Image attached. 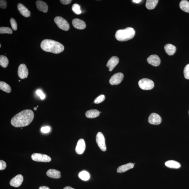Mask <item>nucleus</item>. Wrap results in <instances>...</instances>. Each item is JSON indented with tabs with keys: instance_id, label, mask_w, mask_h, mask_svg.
<instances>
[{
	"instance_id": "1",
	"label": "nucleus",
	"mask_w": 189,
	"mask_h": 189,
	"mask_svg": "<svg viewBox=\"0 0 189 189\" xmlns=\"http://www.w3.org/2000/svg\"><path fill=\"white\" fill-rule=\"evenodd\" d=\"M34 113L32 110L27 109L17 114L11 120V124L17 128L24 127L32 122L34 118Z\"/></svg>"
},
{
	"instance_id": "2",
	"label": "nucleus",
	"mask_w": 189,
	"mask_h": 189,
	"mask_svg": "<svg viewBox=\"0 0 189 189\" xmlns=\"http://www.w3.org/2000/svg\"><path fill=\"white\" fill-rule=\"evenodd\" d=\"M40 46L43 51L56 54L60 53L64 50V47L63 45L52 40H43L41 43Z\"/></svg>"
},
{
	"instance_id": "3",
	"label": "nucleus",
	"mask_w": 189,
	"mask_h": 189,
	"mask_svg": "<svg viewBox=\"0 0 189 189\" xmlns=\"http://www.w3.org/2000/svg\"><path fill=\"white\" fill-rule=\"evenodd\" d=\"M135 31L133 28L127 27L117 31L115 37L119 41H126L132 39L135 36Z\"/></svg>"
},
{
	"instance_id": "4",
	"label": "nucleus",
	"mask_w": 189,
	"mask_h": 189,
	"mask_svg": "<svg viewBox=\"0 0 189 189\" xmlns=\"http://www.w3.org/2000/svg\"><path fill=\"white\" fill-rule=\"evenodd\" d=\"M138 85L140 88L144 90L152 89L154 87V82L151 79H140L139 81Z\"/></svg>"
},
{
	"instance_id": "5",
	"label": "nucleus",
	"mask_w": 189,
	"mask_h": 189,
	"mask_svg": "<svg viewBox=\"0 0 189 189\" xmlns=\"http://www.w3.org/2000/svg\"><path fill=\"white\" fill-rule=\"evenodd\" d=\"M55 23L58 27L62 30L67 31L69 29V25L68 22L61 17H57L54 18Z\"/></svg>"
},
{
	"instance_id": "6",
	"label": "nucleus",
	"mask_w": 189,
	"mask_h": 189,
	"mask_svg": "<svg viewBox=\"0 0 189 189\" xmlns=\"http://www.w3.org/2000/svg\"><path fill=\"white\" fill-rule=\"evenodd\" d=\"M31 158L35 161L43 162H49L51 160V158L46 154L34 153L31 156Z\"/></svg>"
},
{
	"instance_id": "7",
	"label": "nucleus",
	"mask_w": 189,
	"mask_h": 189,
	"mask_svg": "<svg viewBox=\"0 0 189 189\" xmlns=\"http://www.w3.org/2000/svg\"><path fill=\"white\" fill-rule=\"evenodd\" d=\"M96 143L98 147L103 151H106L107 150L105 140L104 136L101 132H98L96 136Z\"/></svg>"
},
{
	"instance_id": "8",
	"label": "nucleus",
	"mask_w": 189,
	"mask_h": 189,
	"mask_svg": "<svg viewBox=\"0 0 189 189\" xmlns=\"http://www.w3.org/2000/svg\"><path fill=\"white\" fill-rule=\"evenodd\" d=\"M124 75L121 73H118L114 74L111 77L109 82L112 85H118L121 83L123 80Z\"/></svg>"
},
{
	"instance_id": "9",
	"label": "nucleus",
	"mask_w": 189,
	"mask_h": 189,
	"mask_svg": "<svg viewBox=\"0 0 189 189\" xmlns=\"http://www.w3.org/2000/svg\"><path fill=\"white\" fill-rule=\"evenodd\" d=\"M18 75L21 79L27 78L29 71L26 65L24 64H21L19 67L18 71Z\"/></svg>"
},
{
	"instance_id": "10",
	"label": "nucleus",
	"mask_w": 189,
	"mask_h": 189,
	"mask_svg": "<svg viewBox=\"0 0 189 189\" xmlns=\"http://www.w3.org/2000/svg\"><path fill=\"white\" fill-rule=\"evenodd\" d=\"M23 176L21 174H18L11 180L10 182L11 186L14 187H17L21 185L23 181Z\"/></svg>"
},
{
	"instance_id": "11",
	"label": "nucleus",
	"mask_w": 189,
	"mask_h": 189,
	"mask_svg": "<svg viewBox=\"0 0 189 189\" xmlns=\"http://www.w3.org/2000/svg\"><path fill=\"white\" fill-rule=\"evenodd\" d=\"M162 118L158 114L156 113H152L150 115L148 121L150 124L154 125H158L162 122Z\"/></svg>"
},
{
	"instance_id": "12",
	"label": "nucleus",
	"mask_w": 189,
	"mask_h": 189,
	"mask_svg": "<svg viewBox=\"0 0 189 189\" xmlns=\"http://www.w3.org/2000/svg\"><path fill=\"white\" fill-rule=\"evenodd\" d=\"M85 140L82 139H79L77 142L75 148L76 153L79 154H82L85 151Z\"/></svg>"
},
{
	"instance_id": "13",
	"label": "nucleus",
	"mask_w": 189,
	"mask_h": 189,
	"mask_svg": "<svg viewBox=\"0 0 189 189\" xmlns=\"http://www.w3.org/2000/svg\"><path fill=\"white\" fill-rule=\"evenodd\" d=\"M147 61L150 64L156 67L160 65L161 62L160 58L156 55L150 56L148 58Z\"/></svg>"
},
{
	"instance_id": "14",
	"label": "nucleus",
	"mask_w": 189,
	"mask_h": 189,
	"mask_svg": "<svg viewBox=\"0 0 189 189\" xmlns=\"http://www.w3.org/2000/svg\"><path fill=\"white\" fill-rule=\"evenodd\" d=\"M119 59L118 57H112L109 59L107 62V66L109 68V71H111L118 64Z\"/></svg>"
},
{
	"instance_id": "15",
	"label": "nucleus",
	"mask_w": 189,
	"mask_h": 189,
	"mask_svg": "<svg viewBox=\"0 0 189 189\" xmlns=\"http://www.w3.org/2000/svg\"><path fill=\"white\" fill-rule=\"evenodd\" d=\"M72 24L75 28L79 29H85L86 26L85 22L77 18L74 19L73 20Z\"/></svg>"
},
{
	"instance_id": "16",
	"label": "nucleus",
	"mask_w": 189,
	"mask_h": 189,
	"mask_svg": "<svg viewBox=\"0 0 189 189\" xmlns=\"http://www.w3.org/2000/svg\"><path fill=\"white\" fill-rule=\"evenodd\" d=\"M18 9L20 14L23 16L28 17L30 16V12L23 4L21 3L18 4Z\"/></svg>"
},
{
	"instance_id": "17",
	"label": "nucleus",
	"mask_w": 189,
	"mask_h": 189,
	"mask_svg": "<svg viewBox=\"0 0 189 189\" xmlns=\"http://www.w3.org/2000/svg\"><path fill=\"white\" fill-rule=\"evenodd\" d=\"M37 9L40 11L44 13H47L48 11L47 5L44 1H37L36 2Z\"/></svg>"
},
{
	"instance_id": "18",
	"label": "nucleus",
	"mask_w": 189,
	"mask_h": 189,
	"mask_svg": "<svg viewBox=\"0 0 189 189\" xmlns=\"http://www.w3.org/2000/svg\"><path fill=\"white\" fill-rule=\"evenodd\" d=\"M46 174L49 177L54 179H59L61 177L60 172L54 169L48 170Z\"/></svg>"
},
{
	"instance_id": "19",
	"label": "nucleus",
	"mask_w": 189,
	"mask_h": 189,
	"mask_svg": "<svg viewBox=\"0 0 189 189\" xmlns=\"http://www.w3.org/2000/svg\"><path fill=\"white\" fill-rule=\"evenodd\" d=\"M135 164L129 163L120 166L117 169L118 173H123L133 168Z\"/></svg>"
},
{
	"instance_id": "20",
	"label": "nucleus",
	"mask_w": 189,
	"mask_h": 189,
	"mask_svg": "<svg viewBox=\"0 0 189 189\" xmlns=\"http://www.w3.org/2000/svg\"><path fill=\"white\" fill-rule=\"evenodd\" d=\"M166 52L169 55H172L175 53L176 48L174 45L171 44H166L165 46Z\"/></svg>"
},
{
	"instance_id": "21",
	"label": "nucleus",
	"mask_w": 189,
	"mask_h": 189,
	"mask_svg": "<svg viewBox=\"0 0 189 189\" xmlns=\"http://www.w3.org/2000/svg\"><path fill=\"white\" fill-rule=\"evenodd\" d=\"M165 165L168 168L178 169L181 167L180 164L179 162L174 160H169L165 163Z\"/></svg>"
},
{
	"instance_id": "22",
	"label": "nucleus",
	"mask_w": 189,
	"mask_h": 189,
	"mask_svg": "<svg viewBox=\"0 0 189 189\" xmlns=\"http://www.w3.org/2000/svg\"><path fill=\"white\" fill-rule=\"evenodd\" d=\"M100 115V112L98 110L93 109L88 111L85 113L86 116L88 118H96Z\"/></svg>"
},
{
	"instance_id": "23",
	"label": "nucleus",
	"mask_w": 189,
	"mask_h": 189,
	"mask_svg": "<svg viewBox=\"0 0 189 189\" xmlns=\"http://www.w3.org/2000/svg\"><path fill=\"white\" fill-rule=\"evenodd\" d=\"M158 0H147L146 1V7L149 10L154 9L158 2Z\"/></svg>"
},
{
	"instance_id": "24",
	"label": "nucleus",
	"mask_w": 189,
	"mask_h": 189,
	"mask_svg": "<svg viewBox=\"0 0 189 189\" xmlns=\"http://www.w3.org/2000/svg\"><path fill=\"white\" fill-rule=\"evenodd\" d=\"M180 7L182 11L189 13V1L186 0L181 1L180 3Z\"/></svg>"
},
{
	"instance_id": "25",
	"label": "nucleus",
	"mask_w": 189,
	"mask_h": 189,
	"mask_svg": "<svg viewBox=\"0 0 189 189\" xmlns=\"http://www.w3.org/2000/svg\"><path fill=\"white\" fill-rule=\"evenodd\" d=\"M0 89L8 93H11V88L10 85L3 81L0 82Z\"/></svg>"
},
{
	"instance_id": "26",
	"label": "nucleus",
	"mask_w": 189,
	"mask_h": 189,
	"mask_svg": "<svg viewBox=\"0 0 189 189\" xmlns=\"http://www.w3.org/2000/svg\"><path fill=\"white\" fill-rule=\"evenodd\" d=\"M9 61L7 58L5 56H0V65L4 68H6L8 65Z\"/></svg>"
},
{
	"instance_id": "27",
	"label": "nucleus",
	"mask_w": 189,
	"mask_h": 189,
	"mask_svg": "<svg viewBox=\"0 0 189 189\" xmlns=\"http://www.w3.org/2000/svg\"><path fill=\"white\" fill-rule=\"evenodd\" d=\"M79 176L82 180L84 181L88 180L90 178L89 173L86 171H82L79 173Z\"/></svg>"
},
{
	"instance_id": "28",
	"label": "nucleus",
	"mask_w": 189,
	"mask_h": 189,
	"mask_svg": "<svg viewBox=\"0 0 189 189\" xmlns=\"http://www.w3.org/2000/svg\"><path fill=\"white\" fill-rule=\"evenodd\" d=\"M72 9L75 13L79 15L81 13L80 6L77 4H75L72 6Z\"/></svg>"
},
{
	"instance_id": "29",
	"label": "nucleus",
	"mask_w": 189,
	"mask_h": 189,
	"mask_svg": "<svg viewBox=\"0 0 189 189\" xmlns=\"http://www.w3.org/2000/svg\"><path fill=\"white\" fill-rule=\"evenodd\" d=\"M13 33L12 29L10 28L7 27H1L0 28V33H7L11 34Z\"/></svg>"
},
{
	"instance_id": "30",
	"label": "nucleus",
	"mask_w": 189,
	"mask_h": 189,
	"mask_svg": "<svg viewBox=\"0 0 189 189\" xmlns=\"http://www.w3.org/2000/svg\"><path fill=\"white\" fill-rule=\"evenodd\" d=\"M105 96L104 95H101L98 97L94 100V103L95 104H99L103 102L105 99Z\"/></svg>"
},
{
	"instance_id": "31",
	"label": "nucleus",
	"mask_w": 189,
	"mask_h": 189,
	"mask_svg": "<svg viewBox=\"0 0 189 189\" xmlns=\"http://www.w3.org/2000/svg\"><path fill=\"white\" fill-rule=\"evenodd\" d=\"M184 75L186 79H189V64L187 65L184 69Z\"/></svg>"
},
{
	"instance_id": "32",
	"label": "nucleus",
	"mask_w": 189,
	"mask_h": 189,
	"mask_svg": "<svg viewBox=\"0 0 189 189\" xmlns=\"http://www.w3.org/2000/svg\"><path fill=\"white\" fill-rule=\"evenodd\" d=\"M10 23L12 29L14 31H16L17 29V25L16 21L13 18H12L10 19Z\"/></svg>"
},
{
	"instance_id": "33",
	"label": "nucleus",
	"mask_w": 189,
	"mask_h": 189,
	"mask_svg": "<svg viewBox=\"0 0 189 189\" xmlns=\"http://www.w3.org/2000/svg\"><path fill=\"white\" fill-rule=\"evenodd\" d=\"M7 6V1L5 0H1L0 1V7L3 9H5Z\"/></svg>"
},
{
	"instance_id": "34",
	"label": "nucleus",
	"mask_w": 189,
	"mask_h": 189,
	"mask_svg": "<svg viewBox=\"0 0 189 189\" xmlns=\"http://www.w3.org/2000/svg\"><path fill=\"white\" fill-rule=\"evenodd\" d=\"M7 164L3 160L0 161V170H3L5 169L7 167Z\"/></svg>"
},
{
	"instance_id": "35",
	"label": "nucleus",
	"mask_w": 189,
	"mask_h": 189,
	"mask_svg": "<svg viewBox=\"0 0 189 189\" xmlns=\"http://www.w3.org/2000/svg\"><path fill=\"white\" fill-rule=\"evenodd\" d=\"M38 96L40 97L41 99L43 100L45 98V95L43 93L41 90H37L36 92Z\"/></svg>"
},
{
	"instance_id": "36",
	"label": "nucleus",
	"mask_w": 189,
	"mask_h": 189,
	"mask_svg": "<svg viewBox=\"0 0 189 189\" xmlns=\"http://www.w3.org/2000/svg\"><path fill=\"white\" fill-rule=\"evenodd\" d=\"M41 130L42 132L47 133L50 132V128L49 126H45V127H42Z\"/></svg>"
},
{
	"instance_id": "37",
	"label": "nucleus",
	"mask_w": 189,
	"mask_h": 189,
	"mask_svg": "<svg viewBox=\"0 0 189 189\" xmlns=\"http://www.w3.org/2000/svg\"><path fill=\"white\" fill-rule=\"evenodd\" d=\"M61 3L64 5H68L71 3V0H61L60 1Z\"/></svg>"
},
{
	"instance_id": "38",
	"label": "nucleus",
	"mask_w": 189,
	"mask_h": 189,
	"mask_svg": "<svg viewBox=\"0 0 189 189\" xmlns=\"http://www.w3.org/2000/svg\"><path fill=\"white\" fill-rule=\"evenodd\" d=\"M39 189H50L48 187L45 186H43L40 187Z\"/></svg>"
},
{
	"instance_id": "39",
	"label": "nucleus",
	"mask_w": 189,
	"mask_h": 189,
	"mask_svg": "<svg viewBox=\"0 0 189 189\" xmlns=\"http://www.w3.org/2000/svg\"><path fill=\"white\" fill-rule=\"evenodd\" d=\"M133 1L134 2L136 3H138L141 2L142 1H141V0H134V1Z\"/></svg>"
},
{
	"instance_id": "40",
	"label": "nucleus",
	"mask_w": 189,
	"mask_h": 189,
	"mask_svg": "<svg viewBox=\"0 0 189 189\" xmlns=\"http://www.w3.org/2000/svg\"><path fill=\"white\" fill-rule=\"evenodd\" d=\"M63 189H75L70 186H67L65 187Z\"/></svg>"
},
{
	"instance_id": "41",
	"label": "nucleus",
	"mask_w": 189,
	"mask_h": 189,
	"mask_svg": "<svg viewBox=\"0 0 189 189\" xmlns=\"http://www.w3.org/2000/svg\"><path fill=\"white\" fill-rule=\"evenodd\" d=\"M37 108H34V110H35V111L37 110Z\"/></svg>"
},
{
	"instance_id": "42",
	"label": "nucleus",
	"mask_w": 189,
	"mask_h": 189,
	"mask_svg": "<svg viewBox=\"0 0 189 189\" xmlns=\"http://www.w3.org/2000/svg\"><path fill=\"white\" fill-rule=\"evenodd\" d=\"M1 44H0V48H1Z\"/></svg>"
},
{
	"instance_id": "43",
	"label": "nucleus",
	"mask_w": 189,
	"mask_h": 189,
	"mask_svg": "<svg viewBox=\"0 0 189 189\" xmlns=\"http://www.w3.org/2000/svg\"><path fill=\"white\" fill-rule=\"evenodd\" d=\"M19 82H20V81L19 80Z\"/></svg>"
},
{
	"instance_id": "44",
	"label": "nucleus",
	"mask_w": 189,
	"mask_h": 189,
	"mask_svg": "<svg viewBox=\"0 0 189 189\" xmlns=\"http://www.w3.org/2000/svg\"><path fill=\"white\" fill-rule=\"evenodd\" d=\"M188 113H189V112H188Z\"/></svg>"
}]
</instances>
